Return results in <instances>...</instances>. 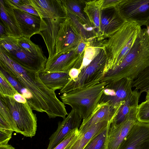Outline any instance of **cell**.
I'll return each mask as SVG.
<instances>
[{
	"label": "cell",
	"mask_w": 149,
	"mask_h": 149,
	"mask_svg": "<svg viewBox=\"0 0 149 149\" xmlns=\"http://www.w3.org/2000/svg\"><path fill=\"white\" fill-rule=\"evenodd\" d=\"M0 67L15 78L22 87L32 94L36 111L45 112L49 118L68 115L65 104L57 97L54 91L48 88L42 82L38 72L30 70L14 61L0 48Z\"/></svg>",
	"instance_id": "6da1fadb"
},
{
	"label": "cell",
	"mask_w": 149,
	"mask_h": 149,
	"mask_svg": "<svg viewBox=\"0 0 149 149\" xmlns=\"http://www.w3.org/2000/svg\"><path fill=\"white\" fill-rule=\"evenodd\" d=\"M149 68V36L146 29L141 32L121 64L105 73L100 82L109 83L123 78L133 81Z\"/></svg>",
	"instance_id": "7a4b0ae2"
},
{
	"label": "cell",
	"mask_w": 149,
	"mask_h": 149,
	"mask_svg": "<svg viewBox=\"0 0 149 149\" xmlns=\"http://www.w3.org/2000/svg\"><path fill=\"white\" fill-rule=\"evenodd\" d=\"M141 29V26L138 24L126 22L108 38L105 45L110 57V69L121 64L132 47Z\"/></svg>",
	"instance_id": "3957f363"
},
{
	"label": "cell",
	"mask_w": 149,
	"mask_h": 149,
	"mask_svg": "<svg viewBox=\"0 0 149 149\" xmlns=\"http://www.w3.org/2000/svg\"><path fill=\"white\" fill-rule=\"evenodd\" d=\"M108 83L100 82L95 85L78 88L60 96L65 104L70 106L83 120L89 117L100 102L105 87Z\"/></svg>",
	"instance_id": "277c9868"
},
{
	"label": "cell",
	"mask_w": 149,
	"mask_h": 149,
	"mask_svg": "<svg viewBox=\"0 0 149 149\" xmlns=\"http://www.w3.org/2000/svg\"><path fill=\"white\" fill-rule=\"evenodd\" d=\"M109 54L104 44L93 59L81 70L78 77L74 79H70L60 90V94H62L77 89L86 87L100 83L109 70Z\"/></svg>",
	"instance_id": "5b68a950"
},
{
	"label": "cell",
	"mask_w": 149,
	"mask_h": 149,
	"mask_svg": "<svg viewBox=\"0 0 149 149\" xmlns=\"http://www.w3.org/2000/svg\"><path fill=\"white\" fill-rule=\"evenodd\" d=\"M0 99L11 113L14 131L27 137L32 138L35 136L37 126V117L27 103L19 102L13 97L1 95Z\"/></svg>",
	"instance_id": "8992f818"
},
{
	"label": "cell",
	"mask_w": 149,
	"mask_h": 149,
	"mask_svg": "<svg viewBox=\"0 0 149 149\" xmlns=\"http://www.w3.org/2000/svg\"><path fill=\"white\" fill-rule=\"evenodd\" d=\"M133 81L123 78L107 84L104 88L100 102L108 103L115 116L132 91Z\"/></svg>",
	"instance_id": "52a82bcc"
},
{
	"label": "cell",
	"mask_w": 149,
	"mask_h": 149,
	"mask_svg": "<svg viewBox=\"0 0 149 149\" xmlns=\"http://www.w3.org/2000/svg\"><path fill=\"white\" fill-rule=\"evenodd\" d=\"M116 8L126 22L146 26L149 18V0H122Z\"/></svg>",
	"instance_id": "ba28073f"
},
{
	"label": "cell",
	"mask_w": 149,
	"mask_h": 149,
	"mask_svg": "<svg viewBox=\"0 0 149 149\" xmlns=\"http://www.w3.org/2000/svg\"><path fill=\"white\" fill-rule=\"evenodd\" d=\"M82 39L68 17L60 24L56 42L55 54H65L76 49Z\"/></svg>",
	"instance_id": "9c48e42d"
},
{
	"label": "cell",
	"mask_w": 149,
	"mask_h": 149,
	"mask_svg": "<svg viewBox=\"0 0 149 149\" xmlns=\"http://www.w3.org/2000/svg\"><path fill=\"white\" fill-rule=\"evenodd\" d=\"M76 48L65 54H55L51 58H48L44 71L69 73L72 68L80 69L84 53L79 54Z\"/></svg>",
	"instance_id": "30bf717a"
},
{
	"label": "cell",
	"mask_w": 149,
	"mask_h": 149,
	"mask_svg": "<svg viewBox=\"0 0 149 149\" xmlns=\"http://www.w3.org/2000/svg\"><path fill=\"white\" fill-rule=\"evenodd\" d=\"M118 149H149V123L138 120Z\"/></svg>",
	"instance_id": "8fae6325"
},
{
	"label": "cell",
	"mask_w": 149,
	"mask_h": 149,
	"mask_svg": "<svg viewBox=\"0 0 149 149\" xmlns=\"http://www.w3.org/2000/svg\"><path fill=\"white\" fill-rule=\"evenodd\" d=\"M138 106H134L131 109L126 118L119 125L116 127L110 126L107 149H118L130 130L138 121L137 118Z\"/></svg>",
	"instance_id": "7c38bea8"
},
{
	"label": "cell",
	"mask_w": 149,
	"mask_h": 149,
	"mask_svg": "<svg viewBox=\"0 0 149 149\" xmlns=\"http://www.w3.org/2000/svg\"><path fill=\"white\" fill-rule=\"evenodd\" d=\"M68 18H41L40 29L38 34L42 36L45 43L49 54L48 59L55 54L56 42L60 24Z\"/></svg>",
	"instance_id": "4fadbf2b"
},
{
	"label": "cell",
	"mask_w": 149,
	"mask_h": 149,
	"mask_svg": "<svg viewBox=\"0 0 149 149\" xmlns=\"http://www.w3.org/2000/svg\"><path fill=\"white\" fill-rule=\"evenodd\" d=\"M81 119L77 112L72 109L62 121L58 123L57 130L49 139V143L47 149H54L71 131L79 128Z\"/></svg>",
	"instance_id": "5bb4252c"
},
{
	"label": "cell",
	"mask_w": 149,
	"mask_h": 149,
	"mask_svg": "<svg viewBox=\"0 0 149 149\" xmlns=\"http://www.w3.org/2000/svg\"><path fill=\"white\" fill-rule=\"evenodd\" d=\"M127 22L120 15L116 7L102 10L100 30L101 38H109Z\"/></svg>",
	"instance_id": "9a60e30c"
},
{
	"label": "cell",
	"mask_w": 149,
	"mask_h": 149,
	"mask_svg": "<svg viewBox=\"0 0 149 149\" xmlns=\"http://www.w3.org/2000/svg\"><path fill=\"white\" fill-rule=\"evenodd\" d=\"M40 18L68 17L61 0H28Z\"/></svg>",
	"instance_id": "2e32d148"
},
{
	"label": "cell",
	"mask_w": 149,
	"mask_h": 149,
	"mask_svg": "<svg viewBox=\"0 0 149 149\" xmlns=\"http://www.w3.org/2000/svg\"><path fill=\"white\" fill-rule=\"evenodd\" d=\"M6 52L11 58L24 68L38 72L45 70L47 60V58L30 55L24 51L19 47L17 51L9 53Z\"/></svg>",
	"instance_id": "e0dca14e"
},
{
	"label": "cell",
	"mask_w": 149,
	"mask_h": 149,
	"mask_svg": "<svg viewBox=\"0 0 149 149\" xmlns=\"http://www.w3.org/2000/svg\"><path fill=\"white\" fill-rule=\"evenodd\" d=\"M14 13L22 33V36L29 38L33 35L38 34L40 31L41 18L17 9Z\"/></svg>",
	"instance_id": "ac0fdd59"
},
{
	"label": "cell",
	"mask_w": 149,
	"mask_h": 149,
	"mask_svg": "<svg viewBox=\"0 0 149 149\" xmlns=\"http://www.w3.org/2000/svg\"><path fill=\"white\" fill-rule=\"evenodd\" d=\"M115 117L110 105L107 103L100 102L91 115L83 120L79 129L81 133H84L91 127L98 123L104 121L111 122Z\"/></svg>",
	"instance_id": "d6986e66"
},
{
	"label": "cell",
	"mask_w": 149,
	"mask_h": 149,
	"mask_svg": "<svg viewBox=\"0 0 149 149\" xmlns=\"http://www.w3.org/2000/svg\"><path fill=\"white\" fill-rule=\"evenodd\" d=\"M0 22L8 36L19 38L22 33L15 15L14 9L4 0H0Z\"/></svg>",
	"instance_id": "ffe728a7"
},
{
	"label": "cell",
	"mask_w": 149,
	"mask_h": 149,
	"mask_svg": "<svg viewBox=\"0 0 149 149\" xmlns=\"http://www.w3.org/2000/svg\"><path fill=\"white\" fill-rule=\"evenodd\" d=\"M39 77L43 84L49 89L61 90L70 79L68 73L61 72H39Z\"/></svg>",
	"instance_id": "44dd1931"
},
{
	"label": "cell",
	"mask_w": 149,
	"mask_h": 149,
	"mask_svg": "<svg viewBox=\"0 0 149 149\" xmlns=\"http://www.w3.org/2000/svg\"><path fill=\"white\" fill-rule=\"evenodd\" d=\"M103 1V0H87L84 8L98 38H102L101 36L100 23Z\"/></svg>",
	"instance_id": "7402d4cb"
},
{
	"label": "cell",
	"mask_w": 149,
	"mask_h": 149,
	"mask_svg": "<svg viewBox=\"0 0 149 149\" xmlns=\"http://www.w3.org/2000/svg\"><path fill=\"white\" fill-rule=\"evenodd\" d=\"M141 93L138 90L132 91L124 104L120 107L116 115L112 120L110 126L116 127L122 123L126 118L131 109L138 106Z\"/></svg>",
	"instance_id": "603a6c76"
},
{
	"label": "cell",
	"mask_w": 149,
	"mask_h": 149,
	"mask_svg": "<svg viewBox=\"0 0 149 149\" xmlns=\"http://www.w3.org/2000/svg\"><path fill=\"white\" fill-rule=\"evenodd\" d=\"M110 122L104 121L94 125L65 149H84L90 141Z\"/></svg>",
	"instance_id": "cb8c5ba5"
},
{
	"label": "cell",
	"mask_w": 149,
	"mask_h": 149,
	"mask_svg": "<svg viewBox=\"0 0 149 149\" xmlns=\"http://www.w3.org/2000/svg\"><path fill=\"white\" fill-rule=\"evenodd\" d=\"M61 0L65 7L73 13L84 27L94 30L92 27L89 18L84 11V8L87 0Z\"/></svg>",
	"instance_id": "d4e9b609"
},
{
	"label": "cell",
	"mask_w": 149,
	"mask_h": 149,
	"mask_svg": "<svg viewBox=\"0 0 149 149\" xmlns=\"http://www.w3.org/2000/svg\"><path fill=\"white\" fill-rule=\"evenodd\" d=\"M111 122L95 135L84 149H107L108 132Z\"/></svg>",
	"instance_id": "484cf974"
},
{
	"label": "cell",
	"mask_w": 149,
	"mask_h": 149,
	"mask_svg": "<svg viewBox=\"0 0 149 149\" xmlns=\"http://www.w3.org/2000/svg\"><path fill=\"white\" fill-rule=\"evenodd\" d=\"M65 8L68 17L70 19L73 25L79 33L83 39L88 41L95 38H98L94 30L86 28L81 23L71 11L65 7Z\"/></svg>",
	"instance_id": "4316f807"
},
{
	"label": "cell",
	"mask_w": 149,
	"mask_h": 149,
	"mask_svg": "<svg viewBox=\"0 0 149 149\" xmlns=\"http://www.w3.org/2000/svg\"><path fill=\"white\" fill-rule=\"evenodd\" d=\"M19 47L26 52L32 55L47 58L39 46L33 43L30 38L21 36L18 39Z\"/></svg>",
	"instance_id": "83f0119b"
},
{
	"label": "cell",
	"mask_w": 149,
	"mask_h": 149,
	"mask_svg": "<svg viewBox=\"0 0 149 149\" xmlns=\"http://www.w3.org/2000/svg\"><path fill=\"white\" fill-rule=\"evenodd\" d=\"M0 72L6 79L16 91L23 95L26 99L27 102H31L33 100L32 94L28 90L23 88L21 84L8 72L0 67Z\"/></svg>",
	"instance_id": "f1b7e54d"
},
{
	"label": "cell",
	"mask_w": 149,
	"mask_h": 149,
	"mask_svg": "<svg viewBox=\"0 0 149 149\" xmlns=\"http://www.w3.org/2000/svg\"><path fill=\"white\" fill-rule=\"evenodd\" d=\"M135 90H140L141 94L149 91V68L141 73L132 83Z\"/></svg>",
	"instance_id": "f546056e"
},
{
	"label": "cell",
	"mask_w": 149,
	"mask_h": 149,
	"mask_svg": "<svg viewBox=\"0 0 149 149\" xmlns=\"http://www.w3.org/2000/svg\"><path fill=\"white\" fill-rule=\"evenodd\" d=\"M18 39L7 36L0 38V47L7 53L17 50L19 48Z\"/></svg>",
	"instance_id": "4dcf8cb0"
},
{
	"label": "cell",
	"mask_w": 149,
	"mask_h": 149,
	"mask_svg": "<svg viewBox=\"0 0 149 149\" xmlns=\"http://www.w3.org/2000/svg\"><path fill=\"white\" fill-rule=\"evenodd\" d=\"M17 92L0 72V95L13 97Z\"/></svg>",
	"instance_id": "1f68e13d"
},
{
	"label": "cell",
	"mask_w": 149,
	"mask_h": 149,
	"mask_svg": "<svg viewBox=\"0 0 149 149\" xmlns=\"http://www.w3.org/2000/svg\"><path fill=\"white\" fill-rule=\"evenodd\" d=\"M137 118L139 121L149 123V101L146 100L138 105Z\"/></svg>",
	"instance_id": "d6a6232c"
},
{
	"label": "cell",
	"mask_w": 149,
	"mask_h": 149,
	"mask_svg": "<svg viewBox=\"0 0 149 149\" xmlns=\"http://www.w3.org/2000/svg\"><path fill=\"white\" fill-rule=\"evenodd\" d=\"M12 7L14 9H19L39 16L35 9L30 5L28 0H15L13 2Z\"/></svg>",
	"instance_id": "836d02e7"
},
{
	"label": "cell",
	"mask_w": 149,
	"mask_h": 149,
	"mask_svg": "<svg viewBox=\"0 0 149 149\" xmlns=\"http://www.w3.org/2000/svg\"><path fill=\"white\" fill-rule=\"evenodd\" d=\"M82 134L80 132L79 128L73 130L54 149H65L70 143L77 139Z\"/></svg>",
	"instance_id": "e575fe53"
},
{
	"label": "cell",
	"mask_w": 149,
	"mask_h": 149,
	"mask_svg": "<svg viewBox=\"0 0 149 149\" xmlns=\"http://www.w3.org/2000/svg\"><path fill=\"white\" fill-rule=\"evenodd\" d=\"M13 132L0 129V145L8 144Z\"/></svg>",
	"instance_id": "d590c367"
},
{
	"label": "cell",
	"mask_w": 149,
	"mask_h": 149,
	"mask_svg": "<svg viewBox=\"0 0 149 149\" xmlns=\"http://www.w3.org/2000/svg\"><path fill=\"white\" fill-rule=\"evenodd\" d=\"M122 0H103L102 6V10L104 9L115 7Z\"/></svg>",
	"instance_id": "8d00e7d4"
},
{
	"label": "cell",
	"mask_w": 149,
	"mask_h": 149,
	"mask_svg": "<svg viewBox=\"0 0 149 149\" xmlns=\"http://www.w3.org/2000/svg\"><path fill=\"white\" fill-rule=\"evenodd\" d=\"M0 129L14 132L9 124L1 117H0Z\"/></svg>",
	"instance_id": "74e56055"
},
{
	"label": "cell",
	"mask_w": 149,
	"mask_h": 149,
	"mask_svg": "<svg viewBox=\"0 0 149 149\" xmlns=\"http://www.w3.org/2000/svg\"><path fill=\"white\" fill-rule=\"evenodd\" d=\"M81 71V70L80 69L75 68H73L71 69L69 72L70 79H74L77 78Z\"/></svg>",
	"instance_id": "f35d334b"
},
{
	"label": "cell",
	"mask_w": 149,
	"mask_h": 149,
	"mask_svg": "<svg viewBox=\"0 0 149 149\" xmlns=\"http://www.w3.org/2000/svg\"><path fill=\"white\" fill-rule=\"evenodd\" d=\"M13 97L17 101L22 103L27 102L26 98L18 92L16 93Z\"/></svg>",
	"instance_id": "ab89813d"
},
{
	"label": "cell",
	"mask_w": 149,
	"mask_h": 149,
	"mask_svg": "<svg viewBox=\"0 0 149 149\" xmlns=\"http://www.w3.org/2000/svg\"><path fill=\"white\" fill-rule=\"evenodd\" d=\"M7 36L8 35L5 27L3 24L0 22V38Z\"/></svg>",
	"instance_id": "60d3db41"
},
{
	"label": "cell",
	"mask_w": 149,
	"mask_h": 149,
	"mask_svg": "<svg viewBox=\"0 0 149 149\" xmlns=\"http://www.w3.org/2000/svg\"><path fill=\"white\" fill-rule=\"evenodd\" d=\"M0 149H15L11 145L7 144L6 145H0Z\"/></svg>",
	"instance_id": "b9f144b4"
},
{
	"label": "cell",
	"mask_w": 149,
	"mask_h": 149,
	"mask_svg": "<svg viewBox=\"0 0 149 149\" xmlns=\"http://www.w3.org/2000/svg\"><path fill=\"white\" fill-rule=\"evenodd\" d=\"M146 100L149 101V91L146 92Z\"/></svg>",
	"instance_id": "7bdbcfd3"
},
{
	"label": "cell",
	"mask_w": 149,
	"mask_h": 149,
	"mask_svg": "<svg viewBox=\"0 0 149 149\" xmlns=\"http://www.w3.org/2000/svg\"><path fill=\"white\" fill-rule=\"evenodd\" d=\"M146 30L148 35L149 36V26H146Z\"/></svg>",
	"instance_id": "ee69618b"
},
{
	"label": "cell",
	"mask_w": 149,
	"mask_h": 149,
	"mask_svg": "<svg viewBox=\"0 0 149 149\" xmlns=\"http://www.w3.org/2000/svg\"><path fill=\"white\" fill-rule=\"evenodd\" d=\"M146 26H149V18L148 19V20L147 23H146Z\"/></svg>",
	"instance_id": "f6af8a7d"
}]
</instances>
